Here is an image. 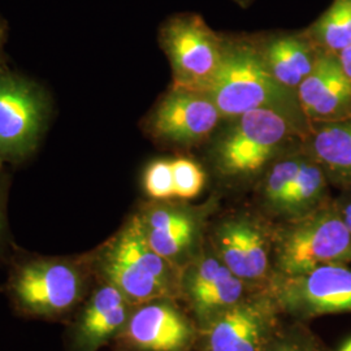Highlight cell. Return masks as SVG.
Masks as SVG:
<instances>
[{
    "label": "cell",
    "mask_w": 351,
    "mask_h": 351,
    "mask_svg": "<svg viewBox=\"0 0 351 351\" xmlns=\"http://www.w3.org/2000/svg\"><path fill=\"white\" fill-rule=\"evenodd\" d=\"M326 264H351L350 232L333 199L314 213L275 223L274 277L297 276Z\"/></svg>",
    "instance_id": "obj_5"
},
{
    "label": "cell",
    "mask_w": 351,
    "mask_h": 351,
    "mask_svg": "<svg viewBox=\"0 0 351 351\" xmlns=\"http://www.w3.org/2000/svg\"><path fill=\"white\" fill-rule=\"evenodd\" d=\"M337 58H339V64H341L345 75H348L351 81V45L345 50L341 51L337 55Z\"/></svg>",
    "instance_id": "obj_27"
},
{
    "label": "cell",
    "mask_w": 351,
    "mask_h": 351,
    "mask_svg": "<svg viewBox=\"0 0 351 351\" xmlns=\"http://www.w3.org/2000/svg\"><path fill=\"white\" fill-rule=\"evenodd\" d=\"M256 289L236 276L207 241L201 254L180 271L178 301L201 333Z\"/></svg>",
    "instance_id": "obj_11"
},
{
    "label": "cell",
    "mask_w": 351,
    "mask_h": 351,
    "mask_svg": "<svg viewBox=\"0 0 351 351\" xmlns=\"http://www.w3.org/2000/svg\"><path fill=\"white\" fill-rule=\"evenodd\" d=\"M1 287L19 317L65 324L97 282L90 254L43 255L14 247Z\"/></svg>",
    "instance_id": "obj_1"
},
{
    "label": "cell",
    "mask_w": 351,
    "mask_h": 351,
    "mask_svg": "<svg viewBox=\"0 0 351 351\" xmlns=\"http://www.w3.org/2000/svg\"><path fill=\"white\" fill-rule=\"evenodd\" d=\"M133 307L117 289L97 280L86 300L64 324V351H99L111 346Z\"/></svg>",
    "instance_id": "obj_15"
},
{
    "label": "cell",
    "mask_w": 351,
    "mask_h": 351,
    "mask_svg": "<svg viewBox=\"0 0 351 351\" xmlns=\"http://www.w3.org/2000/svg\"><path fill=\"white\" fill-rule=\"evenodd\" d=\"M297 97L310 125L351 117V81L337 55L320 53L313 72L297 88Z\"/></svg>",
    "instance_id": "obj_16"
},
{
    "label": "cell",
    "mask_w": 351,
    "mask_h": 351,
    "mask_svg": "<svg viewBox=\"0 0 351 351\" xmlns=\"http://www.w3.org/2000/svg\"><path fill=\"white\" fill-rule=\"evenodd\" d=\"M275 223L262 213H224L208 226L207 241L220 261L252 288H268L272 277Z\"/></svg>",
    "instance_id": "obj_6"
},
{
    "label": "cell",
    "mask_w": 351,
    "mask_h": 351,
    "mask_svg": "<svg viewBox=\"0 0 351 351\" xmlns=\"http://www.w3.org/2000/svg\"><path fill=\"white\" fill-rule=\"evenodd\" d=\"M282 317L268 288L256 289L199 333L197 351H264Z\"/></svg>",
    "instance_id": "obj_13"
},
{
    "label": "cell",
    "mask_w": 351,
    "mask_h": 351,
    "mask_svg": "<svg viewBox=\"0 0 351 351\" xmlns=\"http://www.w3.org/2000/svg\"><path fill=\"white\" fill-rule=\"evenodd\" d=\"M303 150L289 152L265 171L259 180L258 198L262 211L272 221L277 220L282 203L293 186L301 167ZM275 223V221H274Z\"/></svg>",
    "instance_id": "obj_20"
},
{
    "label": "cell",
    "mask_w": 351,
    "mask_h": 351,
    "mask_svg": "<svg viewBox=\"0 0 351 351\" xmlns=\"http://www.w3.org/2000/svg\"><path fill=\"white\" fill-rule=\"evenodd\" d=\"M302 150L320 164L330 185L351 189V117L311 124Z\"/></svg>",
    "instance_id": "obj_18"
},
{
    "label": "cell",
    "mask_w": 351,
    "mask_h": 351,
    "mask_svg": "<svg viewBox=\"0 0 351 351\" xmlns=\"http://www.w3.org/2000/svg\"><path fill=\"white\" fill-rule=\"evenodd\" d=\"M175 180L176 201H191L197 198L206 186L207 175L201 164L190 158L178 156L172 159Z\"/></svg>",
    "instance_id": "obj_23"
},
{
    "label": "cell",
    "mask_w": 351,
    "mask_h": 351,
    "mask_svg": "<svg viewBox=\"0 0 351 351\" xmlns=\"http://www.w3.org/2000/svg\"><path fill=\"white\" fill-rule=\"evenodd\" d=\"M88 254L97 280L117 289L132 304L178 300L180 271L151 247L136 213Z\"/></svg>",
    "instance_id": "obj_4"
},
{
    "label": "cell",
    "mask_w": 351,
    "mask_h": 351,
    "mask_svg": "<svg viewBox=\"0 0 351 351\" xmlns=\"http://www.w3.org/2000/svg\"><path fill=\"white\" fill-rule=\"evenodd\" d=\"M268 290L281 314L293 322L351 314V264H326L297 276L274 277Z\"/></svg>",
    "instance_id": "obj_10"
},
{
    "label": "cell",
    "mask_w": 351,
    "mask_h": 351,
    "mask_svg": "<svg viewBox=\"0 0 351 351\" xmlns=\"http://www.w3.org/2000/svg\"><path fill=\"white\" fill-rule=\"evenodd\" d=\"M336 351H351V337L345 339Z\"/></svg>",
    "instance_id": "obj_28"
},
{
    "label": "cell",
    "mask_w": 351,
    "mask_h": 351,
    "mask_svg": "<svg viewBox=\"0 0 351 351\" xmlns=\"http://www.w3.org/2000/svg\"><path fill=\"white\" fill-rule=\"evenodd\" d=\"M306 30L320 50L339 55L351 45V0H333Z\"/></svg>",
    "instance_id": "obj_21"
},
{
    "label": "cell",
    "mask_w": 351,
    "mask_h": 351,
    "mask_svg": "<svg viewBox=\"0 0 351 351\" xmlns=\"http://www.w3.org/2000/svg\"><path fill=\"white\" fill-rule=\"evenodd\" d=\"M206 94L224 121L254 110H271L288 117L306 134L310 130L297 93L269 72L255 37H224L223 59Z\"/></svg>",
    "instance_id": "obj_3"
},
{
    "label": "cell",
    "mask_w": 351,
    "mask_h": 351,
    "mask_svg": "<svg viewBox=\"0 0 351 351\" xmlns=\"http://www.w3.org/2000/svg\"><path fill=\"white\" fill-rule=\"evenodd\" d=\"M342 193L337 198H333L335 206L337 208L339 217L342 219L343 224L348 228L351 234V189L341 190Z\"/></svg>",
    "instance_id": "obj_26"
},
{
    "label": "cell",
    "mask_w": 351,
    "mask_h": 351,
    "mask_svg": "<svg viewBox=\"0 0 351 351\" xmlns=\"http://www.w3.org/2000/svg\"><path fill=\"white\" fill-rule=\"evenodd\" d=\"M7 201H8V180L3 176L0 178V267L7 265L16 245L13 243L8 216H7Z\"/></svg>",
    "instance_id": "obj_25"
},
{
    "label": "cell",
    "mask_w": 351,
    "mask_h": 351,
    "mask_svg": "<svg viewBox=\"0 0 351 351\" xmlns=\"http://www.w3.org/2000/svg\"><path fill=\"white\" fill-rule=\"evenodd\" d=\"M255 38L269 72L281 85L295 93L323 52L306 29Z\"/></svg>",
    "instance_id": "obj_17"
},
{
    "label": "cell",
    "mask_w": 351,
    "mask_h": 351,
    "mask_svg": "<svg viewBox=\"0 0 351 351\" xmlns=\"http://www.w3.org/2000/svg\"><path fill=\"white\" fill-rule=\"evenodd\" d=\"M158 38L172 68V86L206 93L223 59L224 36L201 14L186 12L168 17Z\"/></svg>",
    "instance_id": "obj_8"
},
{
    "label": "cell",
    "mask_w": 351,
    "mask_h": 351,
    "mask_svg": "<svg viewBox=\"0 0 351 351\" xmlns=\"http://www.w3.org/2000/svg\"><path fill=\"white\" fill-rule=\"evenodd\" d=\"M3 163H4V162H3V159L0 158V178L3 177V175H1V171H3Z\"/></svg>",
    "instance_id": "obj_31"
},
{
    "label": "cell",
    "mask_w": 351,
    "mask_h": 351,
    "mask_svg": "<svg viewBox=\"0 0 351 351\" xmlns=\"http://www.w3.org/2000/svg\"><path fill=\"white\" fill-rule=\"evenodd\" d=\"M329 186L330 182L320 164L303 151L298 175L282 203L276 223L301 217L326 206L333 199Z\"/></svg>",
    "instance_id": "obj_19"
},
{
    "label": "cell",
    "mask_w": 351,
    "mask_h": 351,
    "mask_svg": "<svg viewBox=\"0 0 351 351\" xmlns=\"http://www.w3.org/2000/svg\"><path fill=\"white\" fill-rule=\"evenodd\" d=\"M213 208V201L195 206L188 201L147 199L134 213L151 247L181 271L203 250Z\"/></svg>",
    "instance_id": "obj_7"
},
{
    "label": "cell",
    "mask_w": 351,
    "mask_h": 351,
    "mask_svg": "<svg viewBox=\"0 0 351 351\" xmlns=\"http://www.w3.org/2000/svg\"><path fill=\"white\" fill-rule=\"evenodd\" d=\"M51 113L50 97L24 75L0 71V158L17 163L39 145Z\"/></svg>",
    "instance_id": "obj_9"
},
{
    "label": "cell",
    "mask_w": 351,
    "mask_h": 351,
    "mask_svg": "<svg viewBox=\"0 0 351 351\" xmlns=\"http://www.w3.org/2000/svg\"><path fill=\"white\" fill-rule=\"evenodd\" d=\"M224 117L202 91L169 88L146 119V132L159 143L191 147L211 138Z\"/></svg>",
    "instance_id": "obj_14"
},
{
    "label": "cell",
    "mask_w": 351,
    "mask_h": 351,
    "mask_svg": "<svg viewBox=\"0 0 351 351\" xmlns=\"http://www.w3.org/2000/svg\"><path fill=\"white\" fill-rule=\"evenodd\" d=\"M234 1L241 7H247V5H250L254 0H234Z\"/></svg>",
    "instance_id": "obj_30"
},
{
    "label": "cell",
    "mask_w": 351,
    "mask_h": 351,
    "mask_svg": "<svg viewBox=\"0 0 351 351\" xmlns=\"http://www.w3.org/2000/svg\"><path fill=\"white\" fill-rule=\"evenodd\" d=\"M4 38H5V26L0 21V55H1V49H3V43H4Z\"/></svg>",
    "instance_id": "obj_29"
},
{
    "label": "cell",
    "mask_w": 351,
    "mask_h": 351,
    "mask_svg": "<svg viewBox=\"0 0 351 351\" xmlns=\"http://www.w3.org/2000/svg\"><path fill=\"white\" fill-rule=\"evenodd\" d=\"M226 123L213 134L210 162L230 186L258 184L277 159L301 149L306 137L288 117L271 110H254Z\"/></svg>",
    "instance_id": "obj_2"
},
{
    "label": "cell",
    "mask_w": 351,
    "mask_h": 351,
    "mask_svg": "<svg viewBox=\"0 0 351 351\" xmlns=\"http://www.w3.org/2000/svg\"><path fill=\"white\" fill-rule=\"evenodd\" d=\"M264 351H330L304 326L293 322L281 324Z\"/></svg>",
    "instance_id": "obj_22"
},
{
    "label": "cell",
    "mask_w": 351,
    "mask_h": 351,
    "mask_svg": "<svg viewBox=\"0 0 351 351\" xmlns=\"http://www.w3.org/2000/svg\"><path fill=\"white\" fill-rule=\"evenodd\" d=\"M199 329L182 303L158 298L136 304L112 351H197Z\"/></svg>",
    "instance_id": "obj_12"
},
{
    "label": "cell",
    "mask_w": 351,
    "mask_h": 351,
    "mask_svg": "<svg viewBox=\"0 0 351 351\" xmlns=\"http://www.w3.org/2000/svg\"><path fill=\"white\" fill-rule=\"evenodd\" d=\"M143 191L151 201H176L172 159H156L145 168Z\"/></svg>",
    "instance_id": "obj_24"
}]
</instances>
